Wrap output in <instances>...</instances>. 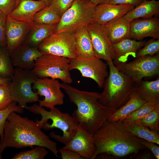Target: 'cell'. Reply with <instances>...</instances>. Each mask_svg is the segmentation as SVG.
I'll return each mask as SVG.
<instances>
[{
  "label": "cell",
  "mask_w": 159,
  "mask_h": 159,
  "mask_svg": "<svg viewBox=\"0 0 159 159\" xmlns=\"http://www.w3.org/2000/svg\"><path fill=\"white\" fill-rule=\"evenodd\" d=\"M61 19L57 12L50 6H47L35 15L33 22L35 24H57Z\"/></svg>",
  "instance_id": "obj_28"
},
{
  "label": "cell",
  "mask_w": 159,
  "mask_h": 159,
  "mask_svg": "<svg viewBox=\"0 0 159 159\" xmlns=\"http://www.w3.org/2000/svg\"><path fill=\"white\" fill-rule=\"evenodd\" d=\"M108 68L107 63L96 57H77L71 59L69 69L79 71L82 77L91 79L102 88L109 75Z\"/></svg>",
  "instance_id": "obj_11"
},
{
  "label": "cell",
  "mask_w": 159,
  "mask_h": 159,
  "mask_svg": "<svg viewBox=\"0 0 159 159\" xmlns=\"http://www.w3.org/2000/svg\"><path fill=\"white\" fill-rule=\"evenodd\" d=\"M146 101L140 97L138 93L134 91L131 94L128 100L123 105L117 109L108 118L107 121L113 122L123 121L127 115L136 110Z\"/></svg>",
  "instance_id": "obj_24"
},
{
  "label": "cell",
  "mask_w": 159,
  "mask_h": 159,
  "mask_svg": "<svg viewBox=\"0 0 159 159\" xmlns=\"http://www.w3.org/2000/svg\"><path fill=\"white\" fill-rule=\"evenodd\" d=\"M62 159H84L81 156L72 151L63 148L58 150Z\"/></svg>",
  "instance_id": "obj_39"
},
{
  "label": "cell",
  "mask_w": 159,
  "mask_h": 159,
  "mask_svg": "<svg viewBox=\"0 0 159 159\" xmlns=\"http://www.w3.org/2000/svg\"><path fill=\"white\" fill-rule=\"evenodd\" d=\"M122 121L127 130L135 136L159 145L158 132L149 129L136 120H124Z\"/></svg>",
  "instance_id": "obj_27"
},
{
  "label": "cell",
  "mask_w": 159,
  "mask_h": 159,
  "mask_svg": "<svg viewBox=\"0 0 159 159\" xmlns=\"http://www.w3.org/2000/svg\"><path fill=\"white\" fill-rule=\"evenodd\" d=\"M159 53V39L152 38L146 42L144 46L137 52L135 57L150 55Z\"/></svg>",
  "instance_id": "obj_33"
},
{
  "label": "cell",
  "mask_w": 159,
  "mask_h": 159,
  "mask_svg": "<svg viewBox=\"0 0 159 159\" xmlns=\"http://www.w3.org/2000/svg\"><path fill=\"white\" fill-rule=\"evenodd\" d=\"M25 109L41 116L40 120L37 119L35 121L41 128L49 130L57 128L61 130L62 135L54 131L50 132L49 135L52 138L64 145L71 140L77 130L79 124L74 118L68 113L62 112L55 107L47 111L43 107L34 104L27 106Z\"/></svg>",
  "instance_id": "obj_5"
},
{
  "label": "cell",
  "mask_w": 159,
  "mask_h": 159,
  "mask_svg": "<svg viewBox=\"0 0 159 159\" xmlns=\"http://www.w3.org/2000/svg\"><path fill=\"white\" fill-rule=\"evenodd\" d=\"M38 78L31 70L15 68L9 85L13 102L25 108L27 104L39 101V95L32 90V85Z\"/></svg>",
  "instance_id": "obj_7"
},
{
  "label": "cell",
  "mask_w": 159,
  "mask_h": 159,
  "mask_svg": "<svg viewBox=\"0 0 159 159\" xmlns=\"http://www.w3.org/2000/svg\"><path fill=\"white\" fill-rule=\"evenodd\" d=\"M147 37L159 39V18L155 16L149 19L138 18L130 22L128 38L142 41Z\"/></svg>",
  "instance_id": "obj_16"
},
{
  "label": "cell",
  "mask_w": 159,
  "mask_h": 159,
  "mask_svg": "<svg viewBox=\"0 0 159 159\" xmlns=\"http://www.w3.org/2000/svg\"><path fill=\"white\" fill-rule=\"evenodd\" d=\"M71 59L51 54H42L36 60L31 70L38 78L59 80L70 85L73 82L69 69Z\"/></svg>",
  "instance_id": "obj_6"
},
{
  "label": "cell",
  "mask_w": 159,
  "mask_h": 159,
  "mask_svg": "<svg viewBox=\"0 0 159 159\" xmlns=\"http://www.w3.org/2000/svg\"><path fill=\"white\" fill-rule=\"evenodd\" d=\"M37 48L42 54H51L70 59L77 57L73 32L54 33L42 41Z\"/></svg>",
  "instance_id": "obj_9"
},
{
  "label": "cell",
  "mask_w": 159,
  "mask_h": 159,
  "mask_svg": "<svg viewBox=\"0 0 159 159\" xmlns=\"http://www.w3.org/2000/svg\"><path fill=\"white\" fill-rule=\"evenodd\" d=\"M141 143L151 151L157 159H159V147L155 143L143 139Z\"/></svg>",
  "instance_id": "obj_40"
},
{
  "label": "cell",
  "mask_w": 159,
  "mask_h": 159,
  "mask_svg": "<svg viewBox=\"0 0 159 159\" xmlns=\"http://www.w3.org/2000/svg\"><path fill=\"white\" fill-rule=\"evenodd\" d=\"M145 0H110L108 3L112 5L128 4L136 6Z\"/></svg>",
  "instance_id": "obj_41"
},
{
  "label": "cell",
  "mask_w": 159,
  "mask_h": 159,
  "mask_svg": "<svg viewBox=\"0 0 159 159\" xmlns=\"http://www.w3.org/2000/svg\"><path fill=\"white\" fill-rule=\"evenodd\" d=\"M13 102L9 85H0V110L6 108Z\"/></svg>",
  "instance_id": "obj_35"
},
{
  "label": "cell",
  "mask_w": 159,
  "mask_h": 159,
  "mask_svg": "<svg viewBox=\"0 0 159 159\" xmlns=\"http://www.w3.org/2000/svg\"><path fill=\"white\" fill-rule=\"evenodd\" d=\"M6 49H0V76L11 78L14 72V67Z\"/></svg>",
  "instance_id": "obj_29"
},
{
  "label": "cell",
  "mask_w": 159,
  "mask_h": 159,
  "mask_svg": "<svg viewBox=\"0 0 159 159\" xmlns=\"http://www.w3.org/2000/svg\"><path fill=\"white\" fill-rule=\"evenodd\" d=\"M24 108L13 102L6 108L0 110V136L1 141L3 138L4 129L6 122L9 115L13 112L22 114L24 112Z\"/></svg>",
  "instance_id": "obj_32"
},
{
  "label": "cell",
  "mask_w": 159,
  "mask_h": 159,
  "mask_svg": "<svg viewBox=\"0 0 159 159\" xmlns=\"http://www.w3.org/2000/svg\"><path fill=\"white\" fill-rule=\"evenodd\" d=\"M159 14V1L145 0L135 7L124 17L130 22L138 18L149 19Z\"/></svg>",
  "instance_id": "obj_22"
},
{
  "label": "cell",
  "mask_w": 159,
  "mask_h": 159,
  "mask_svg": "<svg viewBox=\"0 0 159 159\" xmlns=\"http://www.w3.org/2000/svg\"><path fill=\"white\" fill-rule=\"evenodd\" d=\"M33 22L19 21L9 15L6 19V50L10 56L12 53L24 42L31 30Z\"/></svg>",
  "instance_id": "obj_14"
},
{
  "label": "cell",
  "mask_w": 159,
  "mask_h": 159,
  "mask_svg": "<svg viewBox=\"0 0 159 159\" xmlns=\"http://www.w3.org/2000/svg\"><path fill=\"white\" fill-rule=\"evenodd\" d=\"M44 2L47 6H49L52 0H38Z\"/></svg>",
  "instance_id": "obj_44"
},
{
  "label": "cell",
  "mask_w": 159,
  "mask_h": 159,
  "mask_svg": "<svg viewBox=\"0 0 159 159\" xmlns=\"http://www.w3.org/2000/svg\"><path fill=\"white\" fill-rule=\"evenodd\" d=\"M110 0H90V2L95 6L105 3H108Z\"/></svg>",
  "instance_id": "obj_43"
},
{
  "label": "cell",
  "mask_w": 159,
  "mask_h": 159,
  "mask_svg": "<svg viewBox=\"0 0 159 159\" xmlns=\"http://www.w3.org/2000/svg\"><path fill=\"white\" fill-rule=\"evenodd\" d=\"M96 151L93 159L100 154L117 157L137 154L146 148L142 139L132 134L122 121H105L93 134Z\"/></svg>",
  "instance_id": "obj_3"
},
{
  "label": "cell",
  "mask_w": 159,
  "mask_h": 159,
  "mask_svg": "<svg viewBox=\"0 0 159 159\" xmlns=\"http://www.w3.org/2000/svg\"><path fill=\"white\" fill-rule=\"evenodd\" d=\"M109 74L100 93V102L103 105L116 110L128 100L137 83L127 75L119 71L112 61L106 62Z\"/></svg>",
  "instance_id": "obj_4"
},
{
  "label": "cell",
  "mask_w": 159,
  "mask_h": 159,
  "mask_svg": "<svg viewBox=\"0 0 159 159\" xmlns=\"http://www.w3.org/2000/svg\"><path fill=\"white\" fill-rule=\"evenodd\" d=\"M136 120L150 130L159 133V105L146 115Z\"/></svg>",
  "instance_id": "obj_30"
},
{
  "label": "cell",
  "mask_w": 159,
  "mask_h": 159,
  "mask_svg": "<svg viewBox=\"0 0 159 159\" xmlns=\"http://www.w3.org/2000/svg\"><path fill=\"white\" fill-rule=\"evenodd\" d=\"M146 41H138L127 38L112 44L115 54L112 61L115 66L126 63L129 57H136L137 51L144 45Z\"/></svg>",
  "instance_id": "obj_19"
},
{
  "label": "cell",
  "mask_w": 159,
  "mask_h": 159,
  "mask_svg": "<svg viewBox=\"0 0 159 159\" xmlns=\"http://www.w3.org/2000/svg\"><path fill=\"white\" fill-rule=\"evenodd\" d=\"M16 0H0V15L7 16L15 8Z\"/></svg>",
  "instance_id": "obj_37"
},
{
  "label": "cell",
  "mask_w": 159,
  "mask_h": 159,
  "mask_svg": "<svg viewBox=\"0 0 159 159\" xmlns=\"http://www.w3.org/2000/svg\"><path fill=\"white\" fill-rule=\"evenodd\" d=\"M57 24H38L34 23L26 39L24 42L29 46L37 47L43 40L55 33Z\"/></svg>",
  "instance_id": "obj_25"
},
{
  "label": "cell",
  "mask_w": 159,
  "mask_h": 159,
  "mask_svg": "<svg viewBox=\"0 0 159 159\" xmlns=\"http://www.w3.org/2000/svg\"><path fill=\"white\" fill-rule=\"evenodd\" d=\"M102 25L112 44L128 38L130 22L124 16Z\"/></svg>",
  "instance_id": "obj_21"
},
{
  "label": "cell",
  "mask_w": 159,
  "mask_h": 159,
  "mask_svg": "<svg viewBox=\"0 0 159 159\" xmlns=\"http://www.w3.org/2000/svg\"><path fill=\"white\" fill-rule=\"evenodd\" d=\"M11 80V78H10L0 76V85H9Z\"/></svg>",
  "instance_id": "obj_42"
},
{
  "label": "cell",
  "mask_w": 159,
  "mask_h": 159,
  "mask_svg": "<svg viewBox=\"0 0 159 159\" xmlns=\"http://www.w3.org/2000/svg\"><path fill=\"white\" fill-rule=\"evenodd\" d=\"M11 112L6 122L1 141V154L7 148L21 149L34 146L43 147L59 157L57 143L42 130L36 121Z\"/></svg>",
  "instance_id": "obj_1"
},
{
  "label": "cell",
  "mask_w": 159,
  "mask_h": 159,
  "mask_svg": "<svg viewBox=\"0 0 159 159\" xmlns=\"http://www.w3.org/2000/svg\"><path fill=\"white\" fill-rule=\"evenodd\" d=\"M21 0H16V8L17 6Z\"/></svg>",
  "instance_id": "obj_45"
},
{
  "label": "cell",
  "mask_w": 159,
  "mask_h": 159,
  "mask_svg": "<svg viewBox=\"0 0 159 159\" xmlns=\"http://www.w3.org/2000/svg\"><path fill=\"white\" fill-rule=\"evenodd\" d=\"M135 7L128 4L112 5L109 3L98 5L95 7L91 22L104 25L124 16Z\"/></svg>",
  "instance_id": "obj_17"
},
{
  "label": "cell",
  "mask_w": 159,
  "mask_h": 159,
  "mask_svg": "<svg viewBox=\"0 0 159 159\" xmlns=\"http://www.w3.org/2000/svg\"><path fill=\"white\" fill-rule=\"evenodd\" d=\"M2 159V157L1 156V141L0 140V159Z\"/></svg>",
  "instance_id": "obj_46"
},
{
  "label": "cell",
  "mask_w": 159,
  "mask_h": 159,
  "mask_svg": "<svg viewBox=\"0 0 159 159\" xmlns=\"http://www.w3.org/2000/svg\"><path fill=\"white\" fill-rule=\"evenodd\" d=\"M33 88L40 96H44L39 100V105L49 109L64 103V95L61 90L58 80L46 77L38 78L33 84Z\"/></svg>",
  "instance_id": "obj_12"
},
{
  "label": "cell",
  "mask_w": 159,
  "mask_h": 159,
  "mask_svg": "<svg viewBox=\"0 0 159 159\" xmlns=\"http://www.w3.org/2000/svg\"><path fill=\"white\" fill-rule=\"evenodd\" d=\"M6 17L7 16L0 15V47L6 44Z\"/></svg>",
  "instance_id": "obj_38"
},
{
  "label": "cell",
  "mask_w": 159,
  "mask_h": 159,
  "mask_svg": "<svg viewBox=\"0 0 159 159\" xmlns=\"http://www.w3.org/2000/svg\"><path fill=\"white\" fill-rule=\"evenodd\" d=\"M135 90L146 102L159 104V79L152 81L142 80L137 84Z\"/></svg>",
  "instance_id": "obj_26"
},
{
  "label": "cell",
  "mask_w": 159,
  "mask_h": 159,
  "mask_svg": "<svg viewBox=\"0 0 159 159\" xmlns=\"http://www.w3.org/2000/svg\"><path fill=\"white\" fill-rule=\"evenodd\" d=\"M96 6L90 1L74 0L72 5L61 16L55 33L73 32L91 22Z\"/></svg>",
  "instance_id": "obj_8"
},
{
  "label": "cell",
  "mask_w": 159,
  "mask_h": 159,
  "mask_svg": "<svg viewBox=\"0 0 159 159\" xmlns=\"http://www.w3.org/2000/svg\"><path fill=\"white\" fill-rule=\"evenodd\" d=\"M77 57H95L91 39L86 26L73 32Z\"/></svg>",
  "instance_id": "obj_23"
},
{
  "label": "cell",
  "mask_w": 159,
  "mask_h": 159,
  "mask_svg": "<svg viewBox=\"0 0 159 159\" xmlns=\"http://www.w3.org/2000/svg\"><path fill=\"white\" fill-rule=\"evenodd\" d=\"M47 6L43 2L33 0H21L17 6L9 15L17 21L33 22L35 14Z\"/></svg>",
  "instance_id": "obj_20"
},
{
  "label": "cell",
  "mask_w": 159,
  "mask_h": 159,
  "mask_svg": "<svg viewBox=\"0 0 159 159\" xmlns=\"http://www.w3.org/2000/svg\"><path fill=\"white\" fill-rule=\"evenodd\" d=\"M120 71L131 77L137 84L145 77L159 74V53L153 56L139 57L132 61L115 66Z\"/></svg>",
  "instance_id": "obj_10"
},
{
  "label": "cell",
  "mask_w": 159,
  "mask_h": 159,
  "mask_svg": "<svg viewBox=\"0 0 159 159\" xmlns=\"http://www.w3.org/2000/svg\"><path fill=\"white\" fill-rule=\"evenodd\" d=\"M62 148L74 151L87 159H93L96 151L93 135L79 124L75 135Z\"/></svg>",
  "instance_id": "obj_15"
},
{
  "label": "cell",
  "mask_w": 159,
  "mask_h": 159,
  "mask_svg": "<svg viewBox=\"0 0 159 159\" xmlns=\"http://www.w3.org/2000/svg\"><path fill=\"white\" fill-rule=\"evenodd\" d=\"M74 0H52L49 5L61 16L72 5Z\"/></svg>",
  "instance_id": "obj_36"
},
{
  "label": "cell",
  "mask_w": 159,
  "mask_h": 159,
  "mask_svg": "<svg viewBox=\"0 0 159 159\" xmlns=\"http://www.w3.org/2000/svg\"><path fill=\"white\" fill-rule=\"evenodd\" d=\"M84 1H90V0H81Z\"/></svg>",
  "instance_id": "obj_47"
},
{
  "label": "cell",
  "mask_w": 159,
  "mask_h": 159,
  "mask_svg": "<svg viewBox=\"0 0 159 159\" xmlns=\"http://www.w3.org/2000/svg\"><path fill=\"white\" fill-rule=\"evenodd\" d=\"M95 57L106 62L113 61L115 54L112 44L103 27L100 24L91 22L86 26Z\"/></svg>",
  "instance_id": "obj_13"
},
{
  "label": "cell",
  "mask_w": 159,
  "mask_h": 159,
  "mask_svg": "<svg viewBox=\"0 0 159 159\" xmlns=\"http://www.w3.org/2000/svg\"><path fill=\"white\" fill-rule=\"evenodd\" d=\"M42 55L37 47H31L24 42L11 54V59L15 68L31 70L36 60Z\"/></svg>",
  "instance_id": "obj_18"
},
{
  "label": "cell",
  "mask_w": 159,
  "mask_h": 159,
  "mask_svg": "<svg viewBox=\"0 0 159 159\" xmlns=\"http://www.w3.org/2000/svg\"></svg>",
  "instance_id": "obj_48"
},
{
  "label": "cell",
  "mask_w": 159,
  "mask_h": 159,
  "mask_svg": "<svg viewBox=\"0 0 159 159\" xmlns=\"http://www.w3.org/2000/svg\"><path fill=\"white\" fill-rule=\"evenodd\" d=\"M48 152L45 148L37 146L34 149L16 154L11 159H44Z\"/></svg>",
  "instance_id": "obj_31"
},
{
  "label": "cell",
  "mask_w": 159,
  "mask_h": 159,
  "mask_svg": "<svg viewBox=\"0 0 159 159\" xmlns=\"http://www.w3.org/2000/svg\"><path fill=\"white\" fill-rule=\"evenodd\" d=\"M159 104L146 102L138 109L127 115L125 120H138L143 117L153 110Z\"/></svg>",
  "instance_id": "obj_34"
},
{
  "label": "cell",
  "mask_w": 159,
  "mask_h": 159,
  "mask_svg": "<svg viewBox=\"0 0 159 159\" xmlns=\"http://www.w3.org/2000/svg\"><path fill=\"white\" fill-rule=\"evenodd\" d=\"M61 87L70 101L77 106L72 116L84 129L92 135L116 110L101 104L99 101L100 93L98 92L81 90L63 82Z\"/></svg>",
  "instance_id": "obj_2"
}]
</instances>
